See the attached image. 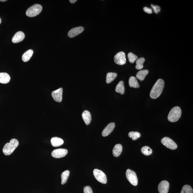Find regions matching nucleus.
Listing matches in <instances>:
<instances>
[{
	"instance_id": "obj_11",
	"label": "nucleus",
	"mask_w": 193,
	"mask_h": 193,
	"mask_svg": "<svg viewBox=\"0 0 193 193\" xmlns=\"http://www.w3.org/2000/svg\"><path fill=\"white\" fill-rule=\"evenodd\" d=\"M84 28L83 27H77L71 29L69 31L68 35L69 37L72 38L80 34L84 31Z\"/></svg>"
},
{
	"instance_id": "obj_20",
	"label": "nucleus",
	"mask_w": 193,
	"mask_h": 193,
	"mask_svg": "<svg viewBox=\"0 0 193 193\" xmlns=\"http://www.w3.org/2000/svg\"><path fill=\"white\" fill-rule=\"evenodd\" d=\"M148 73L149 70L147 69L140 70L137 73L136 78L140 81H144Z\"/></svg>"
},
{
	"instance_id": "obj_22",
	"label": "nucleus",
	"mask_w": 193,
	"mask_h": 193,
	"mask_svg": "<svg viewBox=\"0 0 193 193\" xmlns=\"http://www.w3.org/2000/svg\"><path fill=\"white\" fill-rule=\"evenodd\" d=\"M116 91L117 93H120L121 94H124L125 92V88L124 86V82L123 81H120L117 84L116 87Z\"/></svg>"
},
{
	"instance_id": "obj_19",
	"label": "nucleus",
	"mask_w": 193,
	"mask_h": 193,
	"mask_svg": "<svg viewBox=\"0 0 193 193\" xmlns=\"http://www.w3.org/2000/svg\"><path fill=\"white\" fill-rule=\"evenodd\" d=\"M34 54V51L31 49H29L26 51L23 55L22 59L24 62H28L32 56Z\"/></svg>"
},
{
	"instance_id": "obj_34",
	"label": "nucleus",
	"mask_w": 193,
	"mask_h": 193,
	"mask_svg": "<svg viewBox=\"0 0 193 193\" xmlns=\"http://www.w3.org/2000/svg\"><path fill=\"white\" fill-rule=\"evenodd\" d=\"M7 0H0V1H2V2H3V1H6Z\"/></svg>"
},
{
	"instance_id": "obj_3",
	"label": "nucleus",
	"mask_w": 193,
	"mask_h": 193,
	"mask_svg": "<svg viewBox=\"0 0 193 193\" xmlns=\"http://www.w3.org/2000/svg\"><path fill=\"white\" fill-rule=\"evenodd\" d=\"M182 111L179 107H174L169 113L168 120L171 123H175L178 120L181 116Z\"/></svg>"
},
{
	"instance_id": "obj_35",
	"label": "nucleus",
	"mask_w": 193,
	"mask_h": 193,
	"mask_svg": "<svg viewBox=\"0 0 193 193\" xmlns=\"http://www.w3.org/2000/svg\"><path fill=\"white\" fill-rule=\"evenodd\" d=\"M1 18H0V24H1Z\"/></svg>"
},
{
	"instance_id": "obj_6",
	"label": "nucleus",
	"mask_w": 193,
	"mask_h": 193,
	"mask_svg": "<svg viewBox=\"0 0 193 193\" xmlns=\"http://www.w3.org/2000/svg\"><path fill=\"white\" fill-rule=\"evenodd\" d=\"M93 175L98 181L103 184H106L107 178L106 175L103 171L100 170L95 169L93 171Z\"/></svg>"
},
{
	"instance_id": "obj_16",
	"label": "nucleus",
	"mask_w": 193,
	"mask_h": 193,
	"mask_svg": "<svg viewBox=\"0 0 193 193\" xmlns=\"http://www.w3.org/2000/svg\"><path fill=\"white\" fill-rule=\"evenodd\" d=\"M123 147L121 144H118L114 146L113 150V155L115 157H118L123 151Z\"/></svg>"
},
{
	"instance_id": "obj_17",
	"label": "nucleus",
	"mask_w": 193,
	"mask_h": 193,
	"mask_svg": "<svg viewBox=\"0 0 193 193\" xmlns=\"http://www.w3.org/2000/svg\"><path fill=\"white\" fill-rule=\"evenodd\" d=\"M51 143L53 147H57L62 145L64 143V141L62 139L58 137H54L51 139Z\"/></svg>"
},
{
	"instance_id": "obj_26",
	"label": "nucleus",
	"mask_w": 193,
	"mask_h": 193,
	"mask_svg": "<svg viewBox=\"0 0 193 193\" xmlns=\"http://www.w3.org/2000/svg\"><path fill=\"white\" fill-rule=\"evenodd\" d=\"M141 151L142 153L145 156H149L152 153V149L147 146H145L142 148Z\"/></svg>"
},
{
	"instance_id": "obj_18",
	"label": "nucleus",
	"mask_w": 193,
	"mask_h": 193,
	"mask_svg": "<svg viewBox=\"0 0 193 193\" xmlns=\"http://www.w3.org/2000/svg\"><path fill=\"white\" fill-rule=\"evenodd\" d=\"M10 77L8 74L6 73H0V83L7 84L10 82Z\"/></svg>"
},
{
	"instance_id": "obj_13",
	"label": "nucleus",
	"mask_w": 193,
	"mask_h": 193,
	"mask_svg": "<svg viewBox=\"0 0 193 193\" xmlns=\"http://www.w3.org/2000/svg\"><path fill=\"white\" fill-rule=\"evenodd\" d=\"M115 127V123H112L107 125L102 132V135L103 137L108 136L112 132Z\"/></svg>"
},
{
	"instance_id": "obj_5",
	"label": "nucleus",
	"mask_w": 193,
	"mask_h": 193,
	"mask_svg": "<svg viewBox=\"0 0 193 193\" xmlns=\"http://www.w3.org/2000/svg\"><path fill=\"white\" fill-rule=\"evenodd\" d=\"M127 179L129 181L131 184L134 186H136L138 185V180L136 173L135 171L128 169L126 172Z\"/></svg>"
},
{
	"instance_id": "obj_1",
	"label": "nucleus",
	"mask_w": 193,
	"mask_h": 193,
	"mask_svg": "<svg viewBox=\"0 0 193 193\" xmlns=\"http://www.w3.org/2000/svg\"><path fill=\"white\" fill-rule=\"evenodd\" d=\"M164 86L165 82L163 80L161 79H158L151 91L150 97L153 99H156L159 97L162 93Z\"/></svg>"
},
{
	"instance_id": "obj_23",
	"label": "nucleus",
	"mask_w": 193,
	"mask_h": 193,
	"mask_svg": "<svg viewBox=\"0 0 193 193\" xmlns=\"http://www.w3.org/2000/svg\"><path fill=\"white\" fill-rule=\"evenodd\" d=\"M117 74L113 72H109L107 73L106 82L107 83L109 84L114 81L117 77Z\"/></svg>"
},
{
	"instance_id": "obj_31",
	"label": "nucleus",
	"mask_w": 193,
	"mask_h": 193,
	"mask_svg": "<svg viewBox=\"0 0 193 193\" xmlns=\"http://www.w3.org/2000/svg\"><path fill=\"white\" fill-rule=\"evenodd\" d=\"M84 193H93L92 190L90 186H86L84 188Z\"/></svg>"
},
{
	"instance_id": "obj_32",
	"label": "nucleus",
	"mask_w": 193,
	"mask_h": 193,
	"mask_svg": "<svg viewBox=\"0 0 193 193\" xmlns=\"http://www.w3.org/2000/svg\"><path fill=\"white\" fill-rule=\"evenodd\" d=\"M144 10L146 13H148V14H151L152 13V9L147 7H144Z\"/></svg>"
},
{
	"instance_id": "obj_12",
	"label": "nucleus",
	"mask_w": 193,
	"mask_h": 193,
	"mask_svg": "<svg viewBox=\"0 0 193 193\" xmlns=\"http://www.w3.org/2000/svg\"><path fill=\"white\" fill-rule=\"evenodd\" d=\"M63 89L62 88L52 92V96L54 100L58 102H61L62 100Z\"/></svg>"
},
{
	"instance_id": "obj_15",
	"label": "nucleus",
	"mask_w": 193,
	"mask_h": 193,
	"mask_svg": "<svg viewBox=\"0 0 193 193\" xmlns=\"http://www.w3.org/2000/svg\"><path fill=\"white\" fill-rule=\"evenodd\" d=\"M82 117L86 125H89L91 123L92 117L89 111H84L82 113Z\"/></svg>"
},
{
	"instance_id": "obj_2",
	"label": "nucleus",
	"mask_w": 193,
	"mask_h": 193,
	"mask_svg": "<svg viewBox=\"0 0 193 193\" xmlns=\"http://www.w3.org/2000/svg\"><path fill=\"white\" fill-rule=\"evenodd\" d=\"M19 145V142L16 139H12L10 142L7 143L4 145L3 149V152L4 155L9 156L11 154L17 147Z\"/></svg>"
},
{
	"instance_id": "obj_9",
	"label": "nucleus",
	"mask_w": 193,
	"mask_h": 193,
	"mask_svg": "<svg viewBox=\"0 0 193 193\" xmlns=\"http://www.w3.org/2000/svg\"><path fill=\"white\" fill-rule=\"evenodd\" d=\"M68 151L65 149H59L53 151L51 153L53 157L57 159L64 157L67 155Z\"/></svg>"
},
{
	"instance_id": "obj_29",
	"label": "nucleus",
	"mask_w": 193,
	"mask_h": 193,
	"mask_svg": "<svg viewBox=\"0 0 193 193\" xmlns=\"http://www.w3.org/2000/svg\"><path fill=\"white\" fill-rule=\"evenodd\" d=\"M128 59L129 61L131 63L135 62L138 59V56L136 55L135 54L133 53H129L128 55Z\"/></svg>"
},
{
	"instance_id": "obj_24",
	"label": "nucleus",
	"mask_w": 193,
	"mask_h": 193,
	"mask_svg": "<svg viewBox=\"0 0 193 193\" xmlns=\"http://www.w3.org/2000/svg\"><path fill=\"white\" fill-rule=\"evenodd\" d=\"M70 174V172L69 170H66L63 172L61 174L62 181L61 184L64 185L67 182L68 179Z\"/></svg>"
},
{
	"instance_id": "obj_30",
	"label": "nucleus",
	"mask_w": 193,
	"mask_h": 193,
	"mask_svg": "<svg viewBox=\"0 0 193 193\" xmlns=\"http://www.w3.org/2000/svg\"><path fill=\"white\" fill-rule=\"evenodd\" d=\"M151 6L152 9H153L154 12L155 13H156V14H158L159 12H160L161 8L159 6L155 5H153V4H151Z\"/></svg>"
},
{
	"instance_id": "obj_7",
	"label": "nucleus",
	"mask_w": 193,
	"mask_h": 193,
	"mask_svg": "<svg viewBox=\"0 0 193 193\" xmlns=\"http://www.w3.org/2000/svg\"><path fill=\"white\" fill-rule=\"evenodd\" d=\"M161 143L168 149L175 150L177 149V145L176 143L168 137H165L161 140Z\"/></svg>"
},
{
	"instance_id": "obj_33",
	"label": "nucleus",
	"mask_w": 193,
	"mask_h": 193,
	"mask_svg": "<svg viewBox=\"0 0 193 193\" xmlns=\"http://www.w3.org/2000/svg\"><path fill=\"white\" fill-rule=\"evenodd\" d=\"M77 1V0H70L69 1L72 3H74L75 2H76V1Z\"/></svg>"
},
{
	"instance_id": "obj_28",
	"label": "nucleus",
	"mask_w": 193,
	"mask_h": 193,
	"mask_svg": "<svg viewBox=\"0 0 193 193\" xmlns=\"http://www.w3.org/2000/svg\"><path fill=\"white\" fill-rule=\"evenodd\" d=\"M193 189L191 186L185 185L182 188L181 193H193Z\"/></svg>"
},
{
	"instance_id": "obj_21",
	"label": "nucleus",
	"mask_w": 193,
	"mask_h": 193,
	"mask_svg": "<svg viewBox=\"0 0 193 193\" xmlns=\"http://www.w3.org/2000/svg\"><path fill=\"white\" fill-rule=\"evenodd\" d=\"M129 84L131 87L138 88L140 87L139 84L136 78L134 76H131L129 80Z\"/></svg>"
},
{
	"instance_id": "obj_14",
	"label": "nucleus",
	"mask_w": 193,
	"mask_h": 193,
	"mask_svg": "<svg viewBox=\"0 0 193 193\" xmlns=\"http://www.w3.org/2000/svg\"><path fill=\"white\" fill-rule=\"evenodd\" d=\"M25 37V34L22 31H18L13 36L12 42L14 43H19L24 40Z\"/></svg>"
},
{
	"instance_id": "obj_27",
	"label": "nucleus",
	"mask_w": 193,
	"mask_h": 193,
	"mask_svg": "<svg viewBox=\"0 0 193 193\" xmlns=\"http://www.w3.org/2000/svg\"><path fill=\"white\" fill-rule=\"evenodd\" d=\"M141 136V134L138 132H131L129 133V136L132 138L133 141H135L140 138Z\"/></svg>"
},
{
	"instance_id": "obj_10",
	"label": "nucleus",
	"mask_w": 193,
	"mask_h": 193,
	"mask_svg": "<svg viewBox=\"0 0 193 193\" xmlns=\"http://www.w3.org/2000/svg\"><path fill=\"white\" fill-rule=\"evenodd\" d=\"M169 188V182L166 181H163L160 182L158 186V190L159 193H168Z\"/></svg>"
},
{
	"instance_id": "obj_25",
	"label": "nucleus",
	"mask_w": 193,
	"mask_h": 193,
	"mask_svg": "<svg viewBox=\"0 0 193 193\" xmlns=\"http://www.w3.org/2000/svg\"><path fill=\"white\" fill-rule=\"evenodd\" d=\"M145 62V59L143 57L138 59L136 61V68L138 70H140L144 68V63Z\"/></svg>"
},
{
	"instance_id": "obj_4",
	"label": "nucleus",
	"mask_w": 193,
	"mask_h": 193,
	"mask_svg": "<svg viewBox=\"0 0 193 193\" xmlns=\"http://www.w3.org/2000/svg\"><path fill=\"white\" fill-rule=\"evenodd\" d=\"M42 9V6L40 4H34L27 10L26 14L29 17H34L41 13Z\"/></svg>"
},
{
	"instance_id": "obj_8",
	"label": "nucleus",
	"mask_w": 193,
	"mask_h": 193,
	"mask_svg": "<svg viewBox=\"0 0 193 193\" xmlns=\"http://www.w3.org/2000/svg\"><path fill=\"white\" fill-rule=\"evenodd\" d=\"M114 60L116 64L120 65H123L126 64V59L125 53L123 52L118 53L114 56Z\"/></svg>"
}]
</instances>
